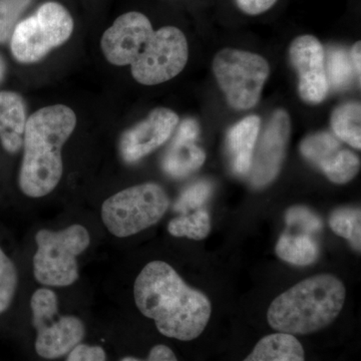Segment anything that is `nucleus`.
<instances>
[{
    "label": "nucleus",
    "instance_id": "nucleus-16",
    "mask_svg": "<svg viewBox=\"0 0 361 361\" xmlns=\"http://www.w3.org/2000/svg\"><path fill=\"white\" fill-rule=\"evenodd\" d=\"M25 104L13 92H0V141L8 153H16L23 145Z\"/></svg>",
    "mask_w": 361,
    "mask_h": 361
},
{
    "label": "nucleus",
    "instance_id": "nucleus-18",
    "mask_svg": "<svg viewBox=\"0 0 361 361\" xmlns=\"http://www.w3.org/2000/svg\"><path fill=\"white\" fill-rule=\"evenodd\" d=\"M243 361H305V355L296 337L278 332L260 339Z\"/></svg>",
    "mask_w": 361,
    "mask_h": 361
},
{
    "label": "nucleus",
    "instance_id": "nucleus-19",
    "mask_svg": "<svg viewBox=\"0 0 361 361\" xmlns=\"http://www.w3.org/2000/svg\"><path fill=\"white\" fill-rule=\"evenodd\" d=\"M276 254L278 257L289 264L308 266L317 260L319 248L310 235L284 233L278 240Z\"/></svg>",
    "mask_w": 361,
    "mask_h": 361
},
{
    "label": "nucleus",
    "instance_id": "nucleus-2",
    "mask_svg": "<svg viewBox=\"0 0 361 361\" xmlns=\"http://www.w3.org/2000/svg\"><path fill=\"white\" fill-rule=\"evenodd\" d=\"M77 116L65 104L45 106L28 118L23 135L20 187L40 198L54 191L63 172L61 148L75 130Z\"/></svg>",
    "mask_w": 361,
    "mask_h": 361
},
{
    "label": "nucleus",
    "instance_id": "nucleus-31",
    "mask_svg": "<svg viewBox=\"0 0 361 361\" xmlns=\"http://www.w3.org/2000/svg\"><path fill=\"white\" fill-rule=\"evenodd\" d=\"M360 42H356L353 45V51H351V61H353V68H355V73L358 75V78H360Z\"/></svg>",
    "mask_w": 361,
    "mask_h": 361
},
{
    "label": "nucleus",
    "instance_id": "nucleus-26",
    "mask_svg": "<svg viewBox=\"0 0 361 361\" xmlns=\"http://www.w3.org/2000/svg\"><path fill=\"white\" fill-rule=\"evenodd\" d=\"M18 287V271L13 261L0 248V313L7 310Z\"/></svg>",
    "mask_w": 361,
    "mask_h": 361
},
{
    "label": "nucleus",
    "instance_id": "nucleus-17",
    "mask_svg": "<svg viewBox=\"0 0 361 361\" xmlns=\"http://www.w3.org/2000/svg\"><path fill=\"white\" fill-rule=\"evenodd\" d=\"M259 130L260 118L257 116H250L233 126L228 133V151L233 170L236 174H248Z\"/></svg>",
    "mask_w": 361,
    "mask_h": 361
},
{
    "label": "nucleus",
    "instance_id": "nucleus-6",
    "mask_svg": "<svg viewBox=\"0 0 361 361\" xmlns=\"http://www.w3.org/2000/svg\"><path fill=\"white\" fill-rule=\"evenodd\" d=\"M73 30L70 13L58 2H47L37 13L16 25L11 51L20 63H37L51 49L65 44Z\"/></svg>",
    "mask_w": 361,
    "mask_h": 361
},
{
    "label": "nucleus",
    "instance_id": "nucleus-13",
    "mask_svg": "<svg viewBox=\"0 0 361 361\" xmlns=\"http://www.w3.org/2000/svg\"><path fill=\"white\" fill-rule=\"evenodd\" d=\"M32 325L37 330L35 351L45 360L63 357L82 342L85 325L75 316H59V310L32 317Z\"/></svg>",
    "mask_w": 361,
    "mask_h": 361
},
{
    "label": "nucleus",
    "instance_id": "nucleus-12",
    "mask_svg": "<svg viewBox=\"0 0 361 361\" xmlns=\"http://www.w3.org/2000/svg\"><path fill=\"white\" fill-rule=\"evenodd\" d=\"M300 151L304 158L336 184H345L360 172V158L353 152L341 149V142L329 133L308 135L301 142Z\"/></svg>",
    "mask_w": 361,
    "mask_h": 361
},
{
    "label": "nucleus",
    "instance_id": "nucleus-1",
    "mask_svg": "<svg viewBox=\"0 0 361 361\" xmlns=\"http://www.w3.org/2000/svg\"><path fill=\"white\" fill-rule=\"evenodd\" d=\"M134 296L142 314L153 319L163 336L178 341L200 336L212 313L208 297L188 286L163 261L145 266L135 279Z\"/></svg>",
    "mask_w": 361,
    "mask_h": 361
},
{
    "label": "nucleus",
    "instance_id": "nucleus-20",
    "mask_svg": "<svg viewBox=\"0 0 361 361\" xmlns=\"http://www.w3.org/2000/svg\"><path fill=\"white\" fill-rule=\"evenodd\" d=\"M361 106L360 103H346L334 110L331 126L338 139L355 149L361 148Z\"/></svg>",
    "mask_w": 361,
    "mask_h": 361
},
{
    "label": "nucleus",
    "instance_id": "nucleus-29",
    "mask_svg": "<svg viewBox=\"0 0 361 361\" xmlns=\"http://www.w3.org/2000/svg\"><path fill=\"white\" fill-rule=\"evenodd\" d=\"M276 1L277 0H236L239 8L250 16L265 13Z\"/></svg>",
    "mask_w": 361,
    "mask_h": 361
},
{
    "label": "nucleus",
    "instance_id": "nucleus-25",
    "mask_svg": "<svg viewBox=\"0 0 361 361\" xmlns=\"http://www.w3.org/2000/svg\"><path fill=\"white\" fill-rule=\"evenodd\" d=\"M32 0H0V44L13 37L18 18Z\"/></svg>",
    "mask_w": 361,
    "mask_h": 361
},
{
    "label": "nucleus",
    "instance_id": "nucleus-9",
    "mask_svg": "<svg viewBox=\"0 0 361 361\" xmlns=\"http://www.w3.org/2000/svg\"><path fill=\"white\" fill-rule=\"evenodd\" d=\"M290 129L288 114L282 110L275 111L252 157L247 175L254 187H264L277 177L283 163Z\"/></svg>",
    "mask_w": 361,
    "mask_h": 361
},
{
    "label": "nucleus",
    "instance_id": "nucleus-22",
    "mask_svg": "<svg viewBox=\"0 0 361 361\" xmlns=\"http://www.w3.org/2000/svg\"><path fill=\"white\" fill-rule=\"evenodd\" d=\"M329 226L332 231L342 238L348 240L356 251L360 252V209H337L330 215Z\"/></svg>",
    "mask_w": 361,
    "mask_h": 361
},
{
    "label": "nucleus",
    "instance_id": "nucleus-5",
    "mask_svg": "<svg viewBox=\"0 0 361 361\" xmlns=\"http://www.w3.org/2000/svg\"><path fill=\"white\" fill-rule=\"evenodd\" d=\"M37 251L33 257V274L45 286L66 287L78 278L77 257L87 250L90 233L80 224L61 231L40 230L35 236Z\"/></svg>",
    "mask_w": 361,
    "mask_h": 361
},
{
    "label": "nucleus",
    "instance_id": "nucleus-27",
    "mask_svg": "<svg viewBox=\"0 0 361 361\" xmlns=\"http://www.w3.org/2000/svg\"><path fill=\"white\" fill-rule=\"evenodd\" d=\"M287 225L302 230L303 234L320 231L322 221L310 209L303 206L291 207L285 215Z\"/></svg>",
    "mask_w": 361,
    "mask_h": 361
},
{
    "label": "nucleus",
    "instance_id": "nucleus-15",
    "mask_svg": "<svg viewBox=\"0 0 361 361\" xmlns=\"http://www.w3.org/2000/svg\"><path fill=\"white\" fill-rule=\"evenodd\" d=\"M199 135L198 123L187 118L180 123L174 140L161 161L166 174L173 178H185L200 169L206 154L195 141Z\"/></svg>",
    "mask_w": 361,
    "mask_h": 361
},
{
    "label": "nucleus",
    "instance_id": "nucleus-10",
    "mask_svg": "<svg viewBox=\"0 0 361 361\" xmlns=\"http://www.w3.org/2000/svg\"><path fill=\"white\" fill-rule=\"evenodd\" d=\"M154 32L151 21L144 14L135 11L123 14L104 32L102 51L111 65L130 66Z\"/></svg>",
    "mask_w": 361,
    "mask_h": 361
},
{
    "label": "nucleus",
    "instance_id": "nucleus-14",
    "mask_svg": "<svg viewBox=\"0 0 361 361\" xmlns=\"http://www.w3.org/2000/svg\"><path fill=\"white\" fill-rule=\"evenodd\" d=\"M179 123V116L169 109H157L148 118L123 135L121 155L129 164L137 163L168 141Z\"/></svg>",
    "mask_w": 361,
    "mask_h": 361
},
{
    "label": "nucleus",
    "instance_id": "nucleus-3",
    "mask_svg": "<svg viewBox=\"0 0 361 361\" xmlns=\"http://www.w3.org/2000/svg\"><path fill=\"white\" fill-rule=\"evenodd\" d=\"M346 289L330 274L315 275L280 294L268 310V323L281 334H310L331 324L341 312Z\"/></svg>",
    "mask_w": 361,
    "mask_h": 361
},
{
    "label": "nucleus",
    "instance_id": "nucleus-24",
    "mask_svg": "<svg viewBox=\"0 0 361 361\" xmlns=\"http://www.w3.org/2000/svg\"><path fill=\"white\" fill-rule=\"evenodd\" d=\"M212 191V184L208 180H202L194 183L180 194L178 200L176 201L174 210L176 212L182 213L183 215L191 211L199 210L210 198Z\"/></svg>",
    "mask_w": 361,
    "mask_h": 361
},
{
    "label": "nucleus",
    "instance_id": "nucleus-23",
    "mask_svg": "<svg viewBox=\"0 0 361 361\" xmlns=\"http://www.w3.org/2000/svg\"><path fill=\"white\" fill-rule=\"evenodd\" d=\"M353 61L348 51L342 49H332L329 54V80L336 90L345 89L353 78Z\"/></svg>",
    "mask_w": 361,
    "mask_h": 361
},
{
    "label": "nucleus",
    "instance_id": "nucleus-28",
    "mask_svg": "<svg viewBox=\"0 0 361 361\" xmlns=\"http://www.w3.org/2000/svg\"><path fill=\"white\" fill-rule=\"evenodd\" d=\"M106 355L99 346L80 343L68 353V361H106Z\"/></svg>",
    "mask_w": 361,
    "mask_h": 361
},
{
    "label": "nucleus",
    "instance_id": "nucleus-11",
    "mask_svg": "<svg viewBox=\"0 0 361 361\" xmlns=\"http://www.w3.org/2000/svg\"><path fill=\"white\" fill-rule=\"evenodd\" d=\"M292 66L299 78V92L303 101L319 104L327 96L329 84L324 66V51L319 40L302 35L293 40L289 49Z\"/></svg>",
    "mask_w": 361,
    "mask_h": 361
},
{
    "label": "nucleus",
    "instance_id": "nucleus-21",
    "mask_svg": "<svg viewBox=\"0 0 361 361\" xmlns=\"http://www.w3.org/2000/svg\"><path fill=\"white\" fill-rule=\"evenodd\" d=\"M168 231L172 236L187 237L192 240H203L211 231V219L203 209L191 214H184L169 223Z\"/></svg>",
    "mask_w": 361,
    "mask_h": 361
},
{
    "label": "nucleus",
    "instance_id": "nucleus-8",
    "mask_svg": "<svg viewBox=\"0 0 361 361\" xmlns=\"http://www.w3.org/2000/svg\"><path fill=\"white\" fill-rule=\"evenodd\" d=\"M188 56L189 49L184 33L174 26L161 27L154 32L130 65L133 77L145 85L168 82L184 70Z\"/></svg>",
    "mask_w": 361,
    "mask_h": 361
},
{
    "label": "nucleus",
    "instance_id": "nucleus-30",
    "mask_svg": "<svg viewBox=\"0 0 361 361\" xmlns=\"http://www.w3.org/2000/svg\"><path fill=\"white\" fill-rule=\"evenodd\" d=\"M120 361H178V360L172 349L168 348V346L163 345V344H159V345L154 346L151 349L148 358L146 360H139V358L132 357V356H127V357H123Z\"/></svg>",
    "mask_w": 361,
    "mask_h": 361
},
{
    "label": "nucleus",
    "instance_id": "nucleus-7",
    "mask_svg": "<svg viewBox=\"0 0 361 361\" xmlns=\"http://www.w3.org/2000/svg\"><path fill=\"white\" fill-rule=\"evenodd\" d=\"M213 71L228 104L249 110L257 104L270 68L258 54L225 49L214 59Z\"/></svg>",
    "mask_w": 361,
    "mask_h": 361
},
{
    "label": "nucleus",
    "instance_id": "nucleus-32",
    "mask_svg": "<svg viewBox=\"0 0 361 361\" xmlns=\"http://www.w3.org/2000/svg\"><path fill=\"white\" fill-rule=\"evenodd\" d=\"M4 75H6V63H4V59L0 56V82L4 80Z\"/></svg>",
    "mask_w": 361,
    "mask_h": 361
},
{
    "label": "nucleus",
    "instance_id": "nucleus-4",
    "mask_svg": "<svg viewBox=\"0 0 361 361\" xmlns=\"http://www.w3.org/2000/svg\"><path fill=\"white\" fill-rule=\"evenodd\" d=\"M169 205L168 195L160 185L145 183L106 199L102 207V219L111 234L126 238L157 224Z\"/></svg>",
    "mask_w": 361,
    "mask_h": 361
}]
</instances>
